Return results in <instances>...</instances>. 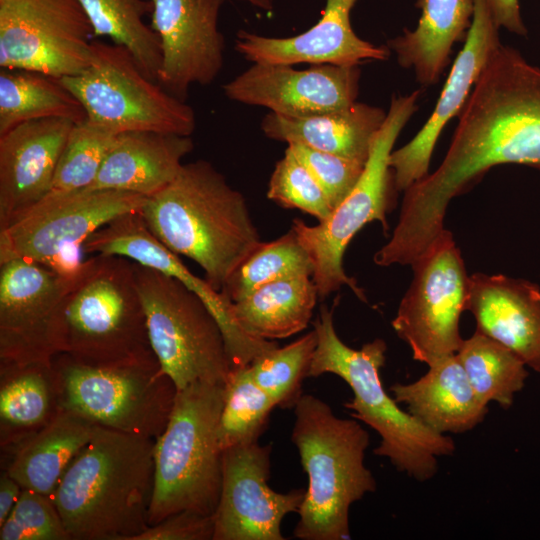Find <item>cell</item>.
I'll return each mask as SVG.
<instances>
[{"instance_id":"30","label":"cell","mask_w":540,"mask_h":540,"mask_svg":"<svg viewBox=\"0 0 540 540\" xmlns=\"http://www.w3.org/2000/svg\"><path fill=\"white\" fill-rule=\"evenodd\" d=\"M318 297L312 277L283 279L262 285L232 302V311L247 333L273 341L304 330Z\"/></svg>"},{"instance_id":"29","label":"cell","mask_w":540,"mask_h":540,"mask_svg":"<svg viewBox=\"0 0 540 540\" xmlns=\"http://www.w3.org/2000/svg\"><path fill=\"white\" fill-rule=\"evenodd\" d=\"M0 443L16 448L49 423L61 409L52 364L0 365Z\"/></svg>"},{"instance_id":"37","label":"cell","mask_w":540,"mask_h":540,"mask_svg":"<svg viewBox=\"0 0 540 540\" xmlns=\"http://www.w3.org/2000/svg\"><path fill=\"white\" fill-rule=\"evenodd\" d=\"M116 135L88 119L75 124L58 159L49 192L89 188Z\"/></svg>"},{"instance_id":"11","label":"cell","mask_w":540,"mask_h":540,"mask_svg":"<svg viewBox=\"0 0 540 540\" xmlns=\"http://www.w3.org/2000/svg\"><path fill=\"white\" fill-rule=\"evenodd\" d=\"M53 365L62 408L96 426L147 438L165 429L177 389L159 364L97 366L61 353Z\"/></svg>"},{"instance_id":"35","label":"cell","mask_w":540,"mask_h":540,"mask_svg":"<svg viewBox=\"0 0 540 540\" xmlns=\"http://www.w3.org/2000/svg\"><path fill=\"white\" fill-rule=\"evenodd\" d=\"M275 407L273 399L251 377L248 365L232 369L224 384L218 429L221 448L257 442Z\"/></svg>"},{"instance_id":"43","label":"cell","mask_w":540,"mask_h":540,"mask_svg":"<svg viewBox=\"0 0 540 540\" xmlns=\"http://www.w3.org/2000/svg\"><path fill=\"white\" fill-rule=\"evenodd\" d=\"M23 488L5 470L0 477V525H2L18 502Z\"/></svg>"},{"instance_id":"3","label":"cell","mask_w":540,"mask_h":540,"mask_svg":"<svg viewBox=\"0 0 540 540\" xmlns=\"http://www.w3.org/2000/svg\"><path fill=\"white\" fill-rule=\"evenodd\" d=\"M139 213L169 250L197 263L218 292L261 242L244 196L209 162L183 163Z\"/></svg>"},{"instance_id":"14","label":"cell","mask_w":540,"mask_h":540,"mask_svg":"<svg viewBox=\"0 0 540 540\" xmlns=\"http://www.w3.org/2000/svg\"><path fill=\"white\" fill-rule=\"evenodd\" d=\"M78 266L60 271L22 258L0 263V365L52 364L63 353L64 306Z\"/></svg>"},{"instance_id":"42","label":"cell","mask_w":540,"mask_h":540,"mask_svg":"<svg viewBox=\"0 0 540 540\" xmlns=\"http://www.w3.org/2000/svg\"><path fill=\"white\" fill-rule=\"evenodd\" d=\"M496 25L518 36L526 37L528 30L520 12L519 0H487Z\"/></svg>"},{"instance_id":"2","label":"cell","mask_w":540,"mask_h":540,"mask_svg":"<svg viewBox=\"0 0 540 540\" xmlns=\"http://www.w3.org/2000/svg\"><path fill=\"white\" fill-rule=\"evenodd\" d=\"M154 444L95 427L52 495L70 540H135L149 526Z\"/></svg>"},{"instance_id":"4","label":"cell","mask_w":540,"mask_h":540,"mask_svg":"<svg viewBox=\"0 0 540 540\" xmlns=\"http://www.w3.org/2000/svg\"><path fill=\"white\" fill-rule=\"evenodd\" d=\"M293 410L291 440L308 476L293 535L301 540H349L351 505L376 490L364 464L369 434L311 394H303Z\"/></svg>"},{"instance_id":"39","label":"cell","mask_w":540,"mask_h":540,"mask_svg":"<svg viewBox=\"0 0 540 540\" xmlns=\"http://www.w3.org/2000/svg\"><path fill=\"white\" fill-rule=\"evenodd\" d=\"M0 540H70L52 497L23 489L0 525Z\"/></svg>"},{"instance_id":"36","label":"cell","mask_w":540,"mask_h":540,"mask_svg":"<svg viewBox=\"0 0 540 540\" xmlns=\"http://www.w3.org/2000/svg\"><path fill=\"white\" fill-rule=\"evenodd\" d=\"M317 345L314 329L294 342L254 359L248 369L256 384L282 409L294 408L303 395L302 383L308 377Z\"/></svg>"},{"instance_id":"28","label":"cell","mask_w":540,"mask_h":540,"mask_svg":"<svg viewBox=\"0 0 540 540\" xmlns=\"http://www.w3.org/2000/svg\"><path fill=\"white\" fill-rule=\"evenodd\" d=\"M96 425L61 407L43 428L14 449L6 471L23 489L52 497L63 474Z\"/></svg>"},{"instance_id":"26","label":"cell","mask_w":540,"mask_h":540,"mask_svg":"<svg viewBox=\"0 0 540 540\" xmlns=\"http://www.w3.org/2000/svg\"><path fill=\"white\" fill-rule=\"evenodd\" d=\"M387 113L361 102L309 117L269 112L261 121L270 139L301 143L311 148L366 163L373 140Z\"/></svg>"},{"instance_id":"38","label":"cell","mask_w":540,"mask_h":540,"mask_svg":"<svg viewBox=\"0 0 540 540\" xmlns=\"http://www.w3.org/2000/svg\"><path fill=\"white\" fill-rule=\"evenodd\" d=\"M267 197L282 207L302 210L319 222L333 211L318 182L289 147L271 174Z\"/></svg>"},{"instance_id":"31","label":"cell","mask_w":540,"mask_h":540,"mask_svg":"<svg viewBox=\"0 0 540 540\" xmlns=\"http://www.w3.org/2000/svg\"><path fill=\"white\" fill-rule=\"evenodd\" d=\"M47 118L78 124L87 114L60 78L31 70L1 69L0 135L21 123Z\"/></svg>"},{"instance_id":"16","label":"cell","mask_w":540,"mask_h":540,"mask_svg":"<svg viewBox=\"0 0 540 540\" xmlns=\"http://www.w3.org/2000/svg\"><path fill=\"white\" fill-rule=\"evenodd\" d=\"M271 444H239L223 450L222 487L213 540H284L283 518L298 512L306 489H271Z\"/></svg>"},{"instance_id":"32","label":"cell","mask_w":540,"mask_h":540,"mask_svg":"<svg viewBox=\"0 0 540 540\" xmlns=\"http://www.w3.org/2000/svg\"><path fill=\"white\" fill-rule=\"evenodd\" d=\"M94 29L95 38L107 37L125 47L144 74L157 81L161 47L146 17L152 12L149 0H79Z\"/></svg>"},{"instance_id":"45","label":"cell","mask_w":540,"mask_h":540,"mask_svg":"<svg viewBox=\"0 0 540 540\" xmlns=\"http://www.w3.org/2000/svg\"><path fill=\"white\" fill-rule=\"evenodd\" d=\"M273 1V0H272Z\"/></svg>"},{"instance_id":"41","label":"cell","mask_w":540,"mask_h":540,"mask_svg":"<svg viewBox=\"0 0 540 540\" xmlns=\"http://www.w3.org/2000/svg\"><path fill=\"white\" fill-rule=\"evenodd\" d=\"M213 535V516L181 511L148 526L135 540H213Z\"/></svg>"},{"instance_id":"7","label":"cell","mask_w":540,"mask_h":540,"mask_svg":"<svg viewBox=\"0 0 540 540\" xmlns=\"http://www.w3.org/2000/svg\"><path fill=\"white\" fill-rule=\"evenodd\" d=\"M224 384L196 382L177 391L154 444V486L148 525L181 512L211 515L222 487L218 429Z\"/></svg>"},{"instance_id":"21","label":"cell","mask_w":540,"mask_h":540,"mask_svg":"<svg viewBox=\"0 0 540 540\" xmlns=\"http://www.w3.org/2000/svg\"><path fill=\"white\" fill-rule=\"evenodd\" d=\"M318 22L292 37H268L241 30L235 50L252 63L359 66L365 61H385L391 50L361 39L351 25L358 0H325Z\"/></svg>"},{"instance_id":"1","label":"cell","mask_w":540,"mask_h":540,"mask_svg":"<svg viewBox=\"0 0 540 540\" xmlns=\"http://www.w3.org/2000/svg\"><path fill=\"white\" fill-rule=\"evenodd\" d=\"M459 116L449 149L433 172L404 191L398 223L376 252L382 266L411 265L445 229L447 207L494 166L540 170V67L501 44Z\"/></svg>"},{"instance_id":"23","label":"cell","mask_w":540,"mask_h":540,"mask_svg":"<svg viewBox=\"0 0 540 540\" xmlns=\"http://www.w3.org/2000/svg\"><path fill=\"white\" fill-rule=\"evenodd\" d=\"M469 310L476 331L514 352L540 373V287L504 274L470 276Z\"/></svg>"},{"instance_id":"27","label":"cell","mask_w":540,"mask_h":540,"mask_svg":"<svg viewBox=\"0 0 540 540\" xmlns=\"http://www.w3.org/2000/svg\"><path fill=\"white\" fill-rule=\"evenodd\" d=\"M421 16L414 30L390 39L398 64L413 69L424 87L437 83L455 43L464 42L471 26L474 0H417Z\"/></svg>"},{"instance_id":"33","label":"cell","mask_w":540,"mask_h":540,"mask_svg":"<svg viewBox=\"0 0 540 540\" xmlns=\"http://www.w3.org/2000/svg\"><path fill=\"white\" fill-rule=\"evenodd\" d=\"M456 354L483 404L495 401L505 409L513 404L528 377L526 364L514 352L476 331Z\"/></svg>"},{"instance_id":"18","label":"cell","mask_w":540,"mask_h":540,"mask_svg":"<svg viewBox=\"0 0 540 540\" xmlns=\"http://www.w3.org/2000/svg\"><path fill=\"white\" fill-rule=\"evenodd\" d=\"M161 47L157 82L185 101L193 84H211L224 62L218 19L224 0H149Z\"/></svg>"},{"instance_id":"34","label":"cell","mask_w":540,"mask_h":540,"mask_svg":"<svg viewBox=\"0 0 540 540\" xmlns=\"http://www.w3.org/2000/svg\"><path fill=\"white\" fill-rule=\"evenodd\" d=\"M314 263L290 229L285 235L260 242L228 278L221 293L236 302L262 285L290 278L312 277Z\"/></svg>"},{"instance_id":"8","label":"cell","mask_w":540,"mask_h":540,"mask_svg":"<svg viewBox=\"0 0 540 540\" xmlns=\"http://www.w3.org/2000/svg\"><path fill=\"white\" fill-rule=\"evenodd\" d=\"M420 90L393 96L386 118L376 134L364 170L349 195L330 216L315 226L294 219L291 229L314 263L312 280L318 296L325 298L343 285L349 286L362 301V289L346 275L343 256L355 234L366 224L379 221L387 230L391 187L394 186L389 156L404 126L418 109Z\"/></svg>"},{"instance_id":"22","label":"cell","mask_w":540,"mask_h":540,"mask_svg":"<svg viewBox=\"0 0 540 540\" xmlns=\"http://www.w3.org/2000/svg\"><path fill=\"white\" fill-rule=\"evenodd\" d=\"M74 125L47 118L21 123L0 135V230L49 193Z\"/></svg>"},{"instance_id":"15","label":"cell","mask_w":540,"mask_h":540,"mask_svg":"<svg viewBox=\"0 0 540 540\" xmlns=\"http://www.w3.org/2000/svg\"><path fill=\"white\" fill-rule=\"evenodd\" d=\"M94 29L79 0H0V68L77 75L89 64Z\"/></svg>"},{"instance_id":"9","label":"cell","mask_w":540,"mask_h":540,"mask_svg":"<svg viewBox=\"0 0 540 540\" xmlns=\"http://www.w3.org/2000/svg\"><path fill=\"white\" fill-rule=\"evenodd\" d=\"M152 350L177 391L225 384L232 370L223 332L203 300L178 279L134 262Z\"/></svg>"},{"instance_id":"24","label":"cell","mask_w":540,"mask_h":540,"mask_svg":"<svg viewBox=\"0 0 540 540\" xmlns=\"http://www.w3.org/2000/svg\"><path fill=\"white\" fill-rule=\"evenodd\" d=\"M194 148L190 136L153 131L119 133L87 189L118 190L149 197L178 174Z\"/></svg>"},{"instance_id":"40","label":"cell","mask_w":540,"mask_h":540,"mask_svg":"<svg viewBox=\"0 0 540 540\" xmlns=\"http://www.w3.org/2000/svg\"><path fill=\"white\" fill-rule=\"evenodd\" d=\"M287 147L313 175L333 210L353 190L366 164L301 143H289Z\"/></svg>"},{"instance_id":"12","label":"cell","mask_w":540,"mask_h":540,"mask_svg":"<svg viewBox=\"0 0 540 540\" xmlns=\"http://www.w3.org/2000/svg\"><path fill=\"white\" fill-rule=\"evenodd\" d=\"M147 197L107 189L49 192L0 230V263L22 258L60 271L81 261L85 240L111 220L139 211Z\"/></svg>"},{"instance_id":"44","label":"cell","mask_w":540,"mask_h":540,"mask_svg":"<svg viewBox=\"0 0 540 540\" xmlns=\"http://www.w3.org/2000/svg\"><path fill=\"white\" fill-rule=\"evenodd\" d=\"M250 3L253 6H256L265 11H270L273 7L272 0H241Z\"/></svg>"},{"instance_id":"17","label":"cell","mask_w":540,"mask_h":540,"mask_svg":"<svg viewBox=\"0 0 540 540\" xmlns=\"http://www.w3.org/2000/svg\"><path fill=\"white\" fill-rule=\"evenodd\" d=\"M90 255H116L154 268L181 281L209 308L223 332L232 369L249 365L276 348L271 340L247 333L236 321L232 302L206 280L191 272L179 256L163 245L147 228L139 211L121 215L91 234L82 245Z\"/></svg>"},{"instance_id":"25","label":"cell","mask_w":540,"mask_h":540,"mask_svg":"<svg viewBox=\"0 0 540 540\" xmlns=\"http://www.w3.org/2000/svg\"><path fill=\"white\" fill-rule=\"evenodd\" d=\"M390 390L411 415L439 434L467 432L480 424L488 412L457 354L430 364L427 373L417 381L396 383Z\"/></svg>"},{"instance_id":"10","label":"cell","mask_w":540,"mask_h":540,"mask_svg":"<svg viewBox=\"0 0 540 540\" xmlns=\"http://www.w3.org/2000/svg\"><path fill=\"white\" fill-rule=\"evenodd\" d=\"M60 79L81 102L87 119L115 134L190 136L196 128L192 107L147 77L121 45L94 41L88 66Z\"/></svg>"},{"instance_id":"13","label":"cell","mask_w":540,"mask_h":540,"mask_svg":"<svg viewBox=\"0 0 540 540\" xmlns=\"http://www.w3.org/2000/svg\"><path fill=\"white\" fill-rule=\"evenodd\" d=\"M411 266L413 279L392 327L411 348L413 359L429 366L456 354L463 342L459 320L467 310L470 276L452 233L446 229Z\"/></svg>"},{"instance_id":"5","label":"cell","mask_w":540,"mask_h":540,"mask_svg":"<svg viewBox=\"0 0 540 540\" xmlns=\"http://www.w3.org/2000/svg\"><path fill=\"white\" fill-rule=\"evenodd\" d=\"M314 331L317 345L308 377L332 373L343 379L353 391L352 400L344 406L381 438L373 453L418 481L432 478L438 469L437 457L452 455L455 444L451 437L434 432L402 410L385 391L380 378L385 341L375 339L359 350L347 346L337 335L333 311L326 306L314 321Z\"/></svg>"},{"instance_id":"20","label":"cell","mask_w":540,"mask_h":540,"mask_svg":"<svg viewBox=\"0 0 540 540\" xmlns=\"http://www.w3.org/2000/svg\"><path fill=\"white\" fill-rule=\"evenodd\" d=\"M500 45L499 27L488 1L474 0L471 26L433 112L419 132L389 156L396 190L405 191L428 175L433 150L443 128L460 114L482 70Z\"/></svg>"},{"instance_id":"6","label":"cell","mask_w":540,"mask_h":540,"mask_svg":"<svg viewBox=\"0 0 540 540\" xmlns=\"http://www.w3.org/2000/svg\"><path fill=\"white\" fill-rule=\"evenodd\" d=\"M62 343L63 353L84 364H159L134 261L116 255H92L81 261L66 297Z\"/></svg>"},{"instance_id":"19","label":"cell","mask_w":540,"mask_h":540,"mask_svg":"<svg viewBox=\"0 0 540 540\" xmlns=\"http://www.w3.org/2000/svg\"><path fill=\"white\" fill-rule=\"evenodd\" d=\"M292 66L253 63L225 83L223 92L230 100L288 117L318 115L357 101L359 66L323 64L304 70Z\"/></svg>"}]
</instances>
